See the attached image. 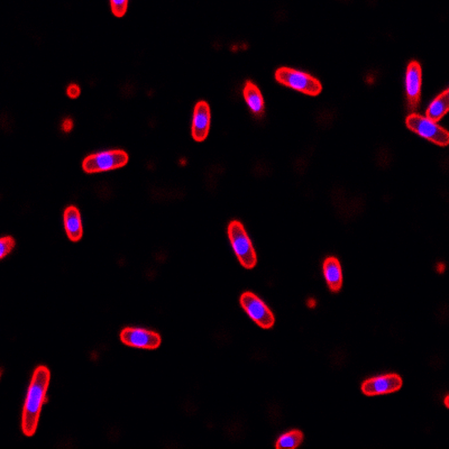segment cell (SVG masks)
<instances>
[{
    "mask_svg": "<svg viewBox=\"0 0 449 449\" xmlns=\"http://www.w3.org/2000/svg\"><path fill=\"white\" fill-rule=\"evenodd\" d=\"M322 274L330 292L335 295L339 293L343 289L344 275L339 260L336 256L324 258L322 262Z\"/></svg>",
    "mask_w": 449,
    "mask_h": 449,
    "instance_id": "cell-11",
    "label": "cell"
},
{
    "mask_svg": "<svg viewBox=\"0 0 449 449\" xmlns=\"http://www.w3.org/2000/svg\"><path fill=\"white\" fill-rule=\"evenodd\" d=\"M305 441V435L302 431L299 429H293V430L287 431L283 433L275 441V448H298Z\"/></svg>",
    "mask_w": 449,
    "mask_h": 449,
    "instance_id": "cell-15",
    "label": "cell"
},
{
    "mask_svg": "<svg viewBox=\"0 0 449 449\" xmlns=\"http://www.w3.org/2000/svg\"><path fill=\"white\" fill-rule=\"evenodd\" d=\"M403 386V380L399 374L388 373L366 379L361 384V393L366 396H386L396 393Z\"/></svg>",
    "mask_w": 449,
    "mask_h": 449,
    "instance_id": "cell-8",
    "label": "cell"
},
{
    "mask_svg": "<svg viewBox=\"0 0 449 449\" xmlns=\"http://www.w3.org/2000/svg\"><path fill=\"white\" fill-rule=\"evenodd\" d=\"M243 95H244L245 100L250 107V112L258 117L262 116L264 114L265 104H264L263 96H262V93H260L258 85L253 81H246L244 88H243Z\"/></svg>",
    "mask_w": 449,
    "mask_h": 449,
    "instance_id": "cell-13",
    "label": "cell"
},
{
    "mask_svg": "<svg viewBox=\"0 0 449 449\" xmlns=\"http://www.w3.org/2000/svg\"><path fill=\"white\" fill-rule=\"evenodd\" d=\"M67 95L68 97L71 99L79 98L81 95V88L79 87V85L75 83H70V85H68Z\"/></svg>",
    "mask_w": 449,
    "mask_h": 449,
    "instance_id": "cell-18",
    "label": "cell"
},
{
    "mask_svg": "<svg viewBox=\"0 0 449 449\" xmlns=\"http://www.w3.org/2000/svg\"><path fill=\"white\" fill-rule=\"evenodd\" d=\"M120 342L128 347L154 351L162 344L160 334L139 327H125L120 332Z\"/></svg>",
    "mask_w": 449,
    "mask_h": 449,
    "instance_id": "cell-7",
    "label": "cell"
},
{
    "mask_svg": "<svg viewBox=\"0 0 449 449\" xmlns=\"http://www.w3.org/2000/svg\"><path fill=\"white\" fill-rule=\"evenodd\" d=\"M15 246H16V241L13 236L7 235V236L1 237V240H0V258L4 260L6 256L9 255Z\"/></svg>",
    "mask_w": 449,
    "mask_h": 449,
    "instance_id": "cell-16",
    "label": "cell"
},
{
    "mask_svg": "<svg viewBox=\"0 0 449 449\" xmlns=\"http://www.w3.org/2000/svg\"><path fill=\"white\" fill-rule=\"evenodd\" d=\"M128 0H112L110 1V7H112V14L116 17H122L127 11Z\"/></svg>",
    "mask_w": 449,
    "mask_h": 449,
    "instance_id": "cell-17",
    "label": "cell"
},
{
    "mask_svg": "<svg viewBox=\"0 0 449 449\" xmlns=\"http://www.w3.org/2000/svg\"><path fill=\"white\" fill-rule=\"evenodd\" d=\"M275 79L278 83L306 93L309 96H317L322 90V83L317 78L312 77L307 72L299 71L292 68H279L275 71Z\"/></svg>",
    "mask_w": 449,
    "mask_h": 449,
    "instance_id": "cell-3",
    "label": "cell"
},
{
    "mask_svg": "<svg viewBox=\"0 0 449 449\" xmlns=\"http://www.w3.org/2000/svg\"><path fill=\"white\" fill-rule=\"evenodd\" d=\"M421 83H423V69L419 62L412 60L409 62L406 72V93H407L408 106L410 110L415 112L420 104L421 96Z\"/></svg>",
    "mask_w": 449,
    "mask_h": 449,
    "instance_id": "cell-9",
    "label": "cell"
},
{
    "mask_svg": "<svg viewBox=\"0 0 449 449\" xmlns=\"http://www.w3.org/2000/svg\"><path fill=\"white\" fill-rule=\"evenodd\" d=\"M50 381L51 372L48 367L40 365L34 369L21 412V431L24 436L33 437L38 430L41 412L43 404L46 401Z\"/></svg>",
    "mask_w": 449,
    "mask_h": 449,
    "instance_id": "cell-1",
    "label": "cell"
},
{
    "mask_svg": "<svg viewBox=\"0 0 449 449\" xmlns=\"http://www.w3.org/2000/svg\"><path fill=\"white\" fill-rule=\"evenodd\" d=\"M449 108V89H445L443 93H439L436 98L431 101L426 112V117L433 122H437L444 117L448 112Z\"/></svg>",
    "mask_w": 449,
    "mask_h": 449,
    "instance_id": "cell-14",
    "label": "cell"
},
{
    "mask_svg": "<svg viewBox=\"0 0 449 449\" xmlns=\"http://www.w3.org/2000/svg\"><path fill=\"white\" fill-rule=\"evenodd\" d=\"M229 242L241 265L246 270H253L258 265V255L248 231L240 221L234 219L227 227Z\"/></svg>",
    "mask_w": 449,
    "mask_h": 449,
    "instance_id": "cell-2",
    "label": "cell"
},
{
    "mask_svg": "<svg viewBox=\"0 0 449 449\" xmlns=\"http://www.w3.org/2000/svg\"><path fill=\"white\" fill-rule=\"evenodd\" d=\"M130 160L127 153L122 149L99 152L85 157L83 169L85 173L106 172L125 167Z\"/></svg>",
    "mask_w": 449,
    "mask_h": 449,
    "instance_id": "cell-4",
    "label": "cell"
},
{
    "mask_svg": "<svg viewBox=\"0 0 449 449\" xmlns=\"http://www.w3.org/2000/svg\"><path fill=\"white\" fill-rule=\"evenodd\" d=\"M73 125H75V122L71 117L64 118L61 122V130H63L64 133H70L73 130Z\"/></svg>",
    "mask_w": 449,
    "mask_h": 449,
    "instance_id": "cell-19",
    "label": "cell"
},
{
    "mask_svg": "<svg viewBox=\"0 0 449 449\" xmlns=\"http://www.w3.org/2000/svg\"><path fill=\"white\" fill-rule=\"evenodd\" d=\"M64 231L69 241L78 243L83 236V221L81 213L75 206H68L63 211Z\"/></svg>",
    "mask_w": 449,
    "mask_h": 449,
    "instance_id": "cell-12",
    "label": "cell"
},
{
    "mask_svg": "<svg viewBox=\"0 0 449 449\" xmlns=\"http://www.w3.org/2000/svg\"><path fill=\"white\" fill-rule=\"evenodd\" d=\"M211 112L210 106L206 100L198 101L194 106L192 117L191 135L194 141L204 142L209 134Z\"/></svg>",
    "mask_w": 449,
    "mask_h": 449,
    "instance_id": "cell-10",
    "label": "cell"
},
{
    "mask_svg": "<svg viewBox=\"0 0 449 449\" xmlns=\"http://www.w3.org/2000/svg\"><path fill=\"white\" fill-rule=\"evenodd\" d=\"M240 305L250 319L262 329H271L275 324V317L260 297L250 291H245L240 297Z\"/></svg>",
    "mask_w": 449,
    "mask_h": 449,
    "instance_id": "cell-5",
    "label": "cell"
},
{
    "mask_svg": "<svg viewBox=\"0 0 449 449\" xmlns=\"http://www.w3.org/2000/svg\"><path fill=\"white\" fill-rule=\"evenodd\" d=\"M406 124H407L408 128L413 130L421 137H425L428 141L440 145V147L448 145V130L439 126L437 122L428 120L426 116L412 112V114L408 115V117L406 118Z\"/></svg>",
    "mask_w": 449,
    "mask_h": 449,
    "instance_id": "cell-6",
    "label": "cell"
},
{
    "mask_svg": "<svg viewBox=\"0 0 449 449\" xmlns=\"http://www.w3.org/2000/svg\"><path fill=\"white\" fill-rule=\"evenodd\" d=\"M448 396H445V407L448 408L449 407V404H448Z\"/></svg>",
    "mask_w": 449,
    "mask_h": 449,
    "instance_id": "cell-20",
    "label": "cell"
}]
</instances>
